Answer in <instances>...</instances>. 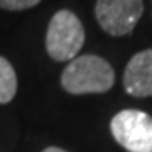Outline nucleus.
<instances>
[{"instance_id":"obj_1","label":"nucleus","mask_w":152,"mask_h":152,"mask_svg":"<svg viewBox=\"0 0 152 152\" xmlns=\"http://www.w3.org/2000/svg\"><path fill=\"white\" fill-rule=\"evenodd\" d=\"M115 73L110 63L100 56H78L64 68L61 86L71 95L105 93L113 86Z\"/></svg>"},{"instance_id":"obj_2","label":"nucleus","mask_w":152,"mask_h":152,"mask_svg":"<svg viewBox=\"0 0 152 152\" xmlns=\"http://www.w3.org/2000/svg\"><path fill=\"white\" fill-rule=\"evenodd\" d=\"M85 44V27L75 12H56L46 32V51L54 61H71Z\"/></svg>"},{"instance_id":"obj_3","label":"nucleus","mask_w":152,"mask_h":152,"mask_svg":"<svg viewBox=\"0 0 152 152\" xmlns=\"http://www.w3.org/2000/svg\"><path fill=\"white\" fill-rule=\"evenodd\" d=\"M112 135L129 152H152V117L140 110H122L110 122Z\"/></svg>"},{"instance_id":"obj_4","label":"nucleus","mask_w":152,"mask_h":152,"mask_svg":"<svg viewBox=\"0 0 152 152\" xmlns=\"http://www.w3.org/2000/svg\"><path fill=\"white\" fill-rule=\"evenodd\" d=\"M142 14V0H96L95 5V17L100 27L115 37L130 34Z\"/></svg>"},{"instance_id":"obj_5","label":"nucleus","mask_w":152,"mask_h":152,"mask_svg":"<svg viewBox=\"0 0 152 152\" xmlns=\"http://www.w3.org/2000/svg\"><path fill=\"white\" fill-rule=\"evenodd\" d=\"M124 88L132 96H152V49L132 56L124 71Z\"/></svg>"},{"instance_id":"obj_6","label":"nucleus","mask_w":152,"mask_h":152,"mask_svg":"<svg viewBox=\"0 0 152 152\" xmlns=\"http://www.w3.org/2000/svg\"><path fill=\"white\" fill-rule=\"evenodd\" d=\"M17 93V75L14 66L0 56V105L10 103Z\"/></svg>"},{"instance_id":"obj_7","label":"nucleus","mask_w":152,"mask_h":152,"mask_svg":"<svg viewBox=\"0 0 152 152\" xmlns=\"http://www.w3.org/2000/svg\"><path fill=\"white\" fill-rule=\"evenodd\" d=\"M41 0H0V9L10 12H19L26 9H32Z\"/></svg>"},{"instance_id":"obj_8","label":"nucleus","mask_w":152,"mask_h":152,"mask_svg":"<svg viewBox=\"0 0 152 152\" xmlns=\"http://www.w3.org/2000/svg\"><path fill=\"white\" fill-rule=\"evenodd\" d=\"M42 152H68V151L61 149V147H48V149H44Z\"/></svg>"}]
</instances>
